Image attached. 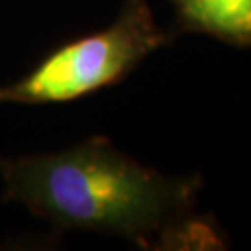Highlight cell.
Masks as SVG:
<instances>
[{"label":"cell","instance_id":"obj_1","mask_svg":"<svg viewBox=\"0 0 251 251\" xmlns=\"http://www.w3.org/2000/svg\"><path fill=\"white\" fill-rule=\"evenodd\" d=\"M2 199L58 231L119 236L144 250L162 244L198 212L199 173L168 175L123 152L106 136H90L54 152L2 156Z\"/></svg>","mask_w":251,"mask_h":251},{"label":"cell","instance_id":"obj_2","mask_svg":"<svg viewBox=\"0 0 251 251\" xmlns=\"http://www.w3.org/2000/svg\"><path fill=\"white\" fill-rule=\"evenodd\" d=\"M177 36L156 23L149 0H123L102 30L50 49L17 80L0 86V104H63L116 86Z\"/></svg>","mask_w":251,"mask_h":251},{"label":"cell","instance_id":"obj_3","mask_svg":"<svg viewBox=\"0 0 251 251\" xmlns=\"http://www.w3.org/2000/svg\"><path fill=\"white\" fill-rule=\"evenodd\" d=\"M175 36L201 34L222 43L251 49V0H168Z\"/></svg>","mask_w":251,"mask_h":251}]
</instances>
